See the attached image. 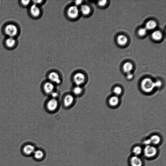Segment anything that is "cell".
Segmentation results:
<instances>
[{"mask_svg":"<svg viewBox=\"0 0 166 166\" xmlns=\"http://www.w3.org/2000/svg\"><path fill=\"white\" fill-rule=\"evenodd\" d=\"M71 81L73 85L84 86L88 81V77L86 73L81 70H77L72 74Z\"/></svg>","mask_w":166,"mask_h":166,"instance_id":"cell-1","label":"cell"},{"mask_svg":"<svg viewBox=\"0 0 166 166\" xmlns=\"http://www.w3.org/2000/svg\"><path fill=\"white\" fill-rule=\"evenodd\" d=\"M61 105L59 99L49 97L45 103L44 108L46 112L53 114L58 111Z\"/></svg>","mask_w":166,"mask_h":166,"instance_id":"cell-2","label":"cell"},{"mask_svg":"<svg viewBox=\"0 0 166 166\" xmlns=\"http://www.w3.org/2000/svg\"><path fill=\"white\" fill-rule=\"evenodd\" d=\"M65 14L66 17L71 21H76L81 16L79 8L73 4L66 8Z\"/></svg>","mask_w":166,"mask_h":166,"instance_id":"cell-3","label":"cell"},{"mask_svg":"<svg viewBox=\"0 0 166 166\" xmlns=\"http://www.w3.org/2000/svg\"><path fill=\"white\" fill-rule=\"evenodd\" d=\"M76 98L71 93L68 92L64 94L60 100L61 104L65 109H70L75 104Z\"/></svg>","mask_w":166,"mask_h":166,"instance_id":"cell-4","label":"cell"},{"mask_svg":"<svg viewBox=\"0 0 166 166\" xmlns=\"http://www.w3.org/2000/svg\"><path fill=\"white\" fill-rule=\"evenodd\" d=\"M140 86L143 92L147 94L151 93L155 88V81L149 77L143 79L141 82Z\"/></svg>","mask_w":166,"mask_h":166,"instance_id":"cell-5","label":"cell"},{"mask_svg":"<svg viewBox=\"0 0 166 166\" xmlns=\"http://www.w3.org/2000/svg\"><path fill=\"white\" fill-rule=\"evenodd\" d=\"M47 80L53 83L56 86L61 84L62 82L61 74L56 70L50 71L46 75Z\"/></svg>","mask_w":166,"mask_h":166,"instance_id":"cell-6","label":"cell"},{"mask_svg":"<svg viewBox=\"0 0 166 166\" xmlns=\"http://www.w3.org/2000/svg\"><path fill=\"white\" fill-rule=\"evenodd\" d=\"M157 147L153 145L145 146L143 148V155L147 158L152 159L155 158L158 154Z\"/></svg>","mask_w":166,"mask_h":166,"instance_id":"cell-7","label":"cell"},{"mask_svg":"<svg viewBox=\"0 0 166 166\" xmlns=\"http://www.w3.org/2000/svg\"><path fill=\"white\" fill-rule=\"evenodd\" d=\"M57 86L53 83L46 79L42 83L41 89L44 95L49 97L56 90Z\"/></svg>","mask_w":166,"mask_h":166,"instance_id":"cell-8","label":"cell"},{"mask_svg":"<svg viewBox=\"0 0 166 166\" xmlns=\"http://www.w3.org/2000/svg\"><path fill=\"white\" fill-rule=\"evenodd\" d=\"M29 12L31 16L34 18H40L43 15V11L41 6L32 3L29 8Z\"/></svg>","mask_w":166,"mask_h":166,"instance_id":"cell-9","label":"cell"},{"mask_svg":"<svg viewBox=\"0 0 166 166\" xmlns=\"http://www.w3.org/2000/svg\"><path fill=\"white\" fill-rule=\"evenodd\" d=\"M81 16L88 17L92 15L93 13V9L91 5L88 3H84L79 7Z\"/></svg>","mask_w":166,"mask_h":166,"instance_id":"cell-10","label":"cell"},{"mask_svg":"<svg viewBox=\"0 0 166 166\" xmlns=\"http://www.w3.org/2000/svg\"><path fill=\"white\" fill-rule=\"evenodd\" d=\"M35 150L34 146L30 144H25L23 145L21 150L22 154L26 156L33 154Z\"/></svg>","mask_w":166,"mask_h":166,"instance_id":"cell-11","label":"cell"},{"mask_svg":"<svg viewBox=\"0 0 166 166\" xmlns=\"http://www.w3.org/2000/svg\"><path fill=\"white\" fill-rule=\"evenodd\" d=\"M70 92L76 98L80 97L84 94L85 89L84 86L73 85Z\"/></svg>","mask_w":166,"mask_h":166,"instance_id":"cell-12","label":"cell"},{"mask_svg":"<svg viewBox=\"0 0 166 166\" xmlns=\"http://www.w3.org/2000/svg\"><path fill=\"white\" fill-rule=\"evenodd\" d=\"M18 32V28L14 24H9L5 27V32L9 37H14L17 34Z\"/></svg>","mask_w":166,"mask_h":166,"instance_id":"cell-13","label":"cell"},{"mask_svg":"<svg viewBox=\"0 0 166 166\" xmlns=\"http://www.w3.org/2000/svg\"><path fill=\"white\" fill-rule=\"evenodd\" d=\"M130 166H143L144 161L141 156L132 155L129 159Z\"/></svg>","mask_w":166,"mask_h":166,"instance_id":"cell-14","label":"cell"},{"mask_svg":"<svg viewBox=\"0 0 166 166\" xmlns=\"http://www.w3.org/2000/svg\"><path fill=\"white\" fill-rule=\"evenodd\" d=\"M151 37L152 39L155 41L160 42L163 39L164 35L163 33L161 31L156 29L152 32Z\"/></svg>","mask_w":166,"mask_h":166,"instance_id":"cell-15","label":"cell"},{"mask_svg":"<svg viewBox=\"0 0 166 166\" xmlns=\"http://www.w3.org/2000/svg\"><path fill=\"white\" fill-rule=\"evenodd\" d=\"M157 26V23L155 21L150 19L146 23L144 27L148 32H152L156 29Z\"/></svg>","mask_w":166,"mask_h":166,"instance_id":"cell-16","label":"cell"},{"mask_svg":"<svg viewBox=\"0 0 166 166\" xmlns=\"http://www.w3.org/2000/svg\"><path fill=\"white\" fill-rule=\"evenodd\" d=\"M129 41L128 37L124 34L119 35L117 38V44L121 46H124L127 45Z\"/></svg>","mask_w":166,"mask_h":166,"instance_id":"cell-17","label":"cell"},{"mask_svg":"<svg viewBox=\"0 0 166 166\" xmlns=\"http://www.w3.org/2000/svg\"><path fill=\"white\" fill-rule=\"evenodd\" d=\"M151 145L156 146L160 144L162 142V138L160 135L154 134L149 138Z\"/></svg>","mask_w":166,"mask_h":166,"instance_id":"cell-18","label":"cell"},{"mask_svg":"<svg viewBox=\"0 0 166 166\" xmlns=\"http://www.w3.org/2000/svg\"><path fill=\"white\" fill-rule=\"evenodd\" d=\"M134 66L132 63L130 62H127L124 63L122 67L123 71L126 74L132 72L134 70Z\"/></svg>","mask_w":166,"mask_h":166,"instance_id":"cell-19","label":"cell"},{"mask_svg":"<svg viewBox=\"0 0 166 166\" xmlns=\"http://www.w3.org/2000/svg\"><path fill=\"white\" fill-rule=\"evenodd\" d=\"M109 104L112 107H116L118 105L120 102L119 97L114 95L111 96L109 100Z\"/></svg>","mask_w":166,"mask_h":166,"instance_id":"cell-20","label":"cell"},{"mask_svg":"<svg viewBox=\"0 0 166 166\" xmlns=\"http://www.w3.org/2000/svg\"><path fill=\"white\" fill-rule=\"evenodd\" d=\"M143 148L140 145H137L134 146L132 150L133 155L141 156L143 154Z\"/></svg>","mask_w":166,"mask_h":166,"instance_id":"cell-21","label":"cell"},{"mask_svg":"<svg viewBox=\"0 0 166 166\" xmlns=\"http://www.w3.org/2000/svg\"><path fill=\"white\" fill-rule=\"evenodd\" d=\"M16 43V39L14 37H9L6 39V44L8 47L11 48L14 46Z\"/></svg>","mask_w":166,"mask_h":166,"instance_id":"cell-22","label":"cell"},{"mask_svg":"<svg viewBox=\"0 0 166 166\" xmlns=\"http://www.w3.org/2000/svg\"><path fill=\"white\" fill-rule=\"evenodd\" d=\"M148 32V31L144 26L143 27H141L138 29L137 34L138 36L144 37L147 35Z\"/></svg>","mask_w":166,"mask_h":166,"instance_id":"cell-23","label":"cell"},{"mask_svg":"<svg viewBox=\"0 0 166 166\" xmlns=\"http://www.w3.org/2000/svg\"><path fill=\"white\" fill-rule=\"evenodd\" d=\"M114 95L119 97L122 95L123 92L122 88L120 86H117L115 87L113 90Z\"/></svg>","mask_w":166,"mask_h":166,"instance_id":"cell-24","label":"cell"},{"mask_svg":"<svg viewBox=\"0 0 166 166\" xmlns=\"http://www.w3.org/2000/svg\"><path fill=\"white\" fill-rule=\"evenodd\" d=\"M109 1H97L96 5L100 8H104L108 5Z\"/></svg>","mask_w":166,"mask_h":166,"instance_id":"cell-25","label":"cell"},{"mask_svg":"<svg viewBox=\"0 0 166 166\" xmlns=\"http://www.w3.org/2000/svg\"><path fill=\"white\" fill-rule=\"evenodd\" d=\"M34 157L36 159H40L44 156V153L40 150H35L33 154Z\"/></svg>","mask_w":166,"mask_h":166,"instance_id":"cell-26","label":"cell"},{"mask_svg":"<svg viewBox=\"0 0 166 166\" xmlns=\"http://www.w3.org/2000/svg\"><path fill=\"white\" fill-rule=\"evenodd\" d=\"M155 88L158 89L161 88L163 86V82L160 79H158L155 81Z\"/></svg>","mask_w":166,"mask_h":166,"instance_id":"cell-27","label":"cell"},{"mask_svg":"<svg viewBox=\"0 0 166 166\" xmlns=\"http://www.w3.org/2000/svg\"><path fill=\"white\" fill-rule=\"evenodd\" d=\"M46 2V1H44V0H36V1H32V3L41 7L42 6L44 5Z\"/></svg>","mask_w":166,"mask_h":166,"instance_id":"cell-28","label":"cell"},{"mask_svg":"<svg viewBox=\"0 0 166 166\" xmlns=\"http://www.w3.org/2000/svg\"><path fill=\"white\" fill-rule=\"evenodd\" d=\"M60 94L59 92L57 90L53 92L49 96V97L59 99Z\"/></svg>","mask_w":166,"mask_h":166,"instance_id":"cell-29","label":"cell"},{"mask_svg":"<svg viewBox=\"0 0 166 166\" xmlns=\"http://www.w3.org/2000/svg\"><path fill=\"white\" fill-rule=\"evenodd\" d=\"M85 2V1H81V0L79 1H79H74L72 4L79 8Z\"/></svg>","mask_w":166,"mask_h":166,"instance_id":"cell-30","label":"cell"},{"mask_svg":"<svg viewBox=\"0 0 166 166\" xmlns=\"http://www.w3.org/2000/svg\"><path fill=\"white\" fill-rule=\"evenodd\" d=\"M126 77L129 80H131L134 78V75L132 72L129 73V74H126Z\"/></svg>","mask_w":166,"mask_h":166,"instance_id":"cell-31","label":"cell"},{"mask_svg":"<svg viewBox=\"0 0 166 166\" xmlns=\"http://www.w3.org/2000/svg\"><path fill=\"white\" fill-rule=\"evenodd\" d=\"M21 2L22 5L25 6H28L32 3L30 1H22Z\"/></svg>","mask_w":166,"mask_h":166,"instance_id":"cell-32","label":"cell"}]
</instances>
